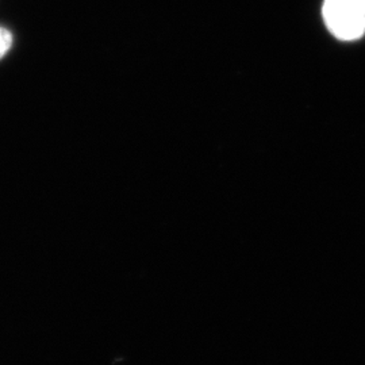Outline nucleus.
Wrapping results in <instances>:
<instances>
[{
    "label": "nucleus",
    "instance_id": "f03ea898",
    "mask_svg": "<svg viewBox=\"0 0 365 365\" xmlns=\"http://www.w3.org/2000/svg\"><path fill=\"white\" fill-rule=\"evenodd\" d=\"M11 45H13L11 33L7 29L0 27V60L10 51Z\"/></svg>",
    "mask_w": 365,
    "mask_h": 365
},
{
    "label": "nucleus",
    "instance_id": "f257e3e1",
    "mask_svg": "<svg viewBox=\"0 0 365 365\" xmlns=\"http://www.w3.org/2000/svg\"><path fill=\"white\" fill-rule=\"evenodd\" d=\"M322 14L336 38L354 41L364 36L365 0H325Z\"/></svg>",
    "mask_w": 365,
    "mask_h": 365
}]
</instances>
